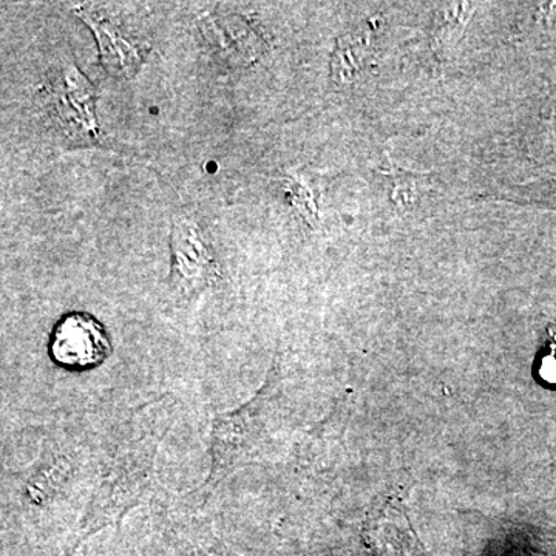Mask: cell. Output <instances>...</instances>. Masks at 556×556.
<instances>
[{
	"instance_id": "obj_6",
	"label": "cell",
	"mask_w": 556,
	"mask_h": 556,
	"mask_svg": "<svg viewBox=\"0 0 556 556\" xmlns=\"http://www.w3.org/2000/svg\"><path fill=\"white\" fill-rule=\"evenodd\" d=\"M368 540L383 556H428L417 538L401 495H388L375 504L365 525Z\"/></svg>"
},
{
	"instance_id": "obj_5",
	"label": "cell",
	"mask_w": 556,
	"mask_h": 556,
	"mask_svg": "<svg viewBox=\"0 0 556 556\" xmlns=\"http://www.w3.org/2000/svg\"><path fill=\"white\" fill-rule=\"evenodd\" d=\"M50 97L60 123L80 138H97L98 123L94 115V87L75 65H67L51 80Z\"/></svg>"
},
{
	"instance_id": "obj_8",
	"label": "cell",
	"mask_w": 556,
	"mask_h": 556,
	"mask_svg": "<svg viewBox=\"0 0 556 556\" xmlns=\"http://www.w3.org/2000/svg\"><path fill=\"white\" fill-rule=\"evenodd\" d=\"M166 536L181 556H237L199 519L169 522Z\"/></svg>"
},
{
	"instance_id": "obj_10",
	"label": "cell",
	"mask_w": 556,
	"mask_h": 556,
	"mask_svg": "<svg viewBox=\"0 0 556 556\" xmlns=\"http://www.w3.org/2000/svg\"><path fill=\"white\" fill-rule=\"evenodd\" d=\"M368 54V40L362 36H346L340 39L332 58V78L336 83L346 84L362 68Z\"/></svg>"
},
{
	"instance_id": "obj_4",
	"label": "cell",
	"mask_w": 556,
	"mask_h": 556,
	"mask_svg": "<svg viewBox=\"0 0 556 556\" xmlns=\"http://www.w3.org/2000/svg\"><path fill=\"white\" fill-rule=\"evenodd\" d=\"M51 361L70 371H86L98 367L112 353L108 331L100 321L86 313H70L51 331Z\"/></svg>"
},
{
	"instance_id": "obj_3",
	"label": "cell",
	"mask_w": 556,
	"mask_h": 556,
	"mask_svg": "<svg viewBox=\"0 0 556 556\" xmlns=\"http://www.w3.org/2000/svg\"><path fill=\"white\" fill-rule=\"evenodd\" d=\"M170 252V287L179 298L197 299L217 283V258L192 218L175 215L172 222Z\"/></svg>"
},
{
	"instance_id": "obj_2",
	"label": "cell",
	"mask_w": 556,
	"mask_h": 556,
	"mask_svg": "<svg viewBox=\"0 0 556 556\" xmlns=\"http://www.w3.org/2000/svg\"><path fill=\"white\" fill-rule=\"evenodd\" d=\"M276 371L270 369L265 383L257 393L239 408L217 413L212 419L211 470L200 490L211 493L226 478L232 477L241 467L254 459L268 426L270 404L278 383Z\"/></svg>"
},
{
	"instance_id": "obj_1",
	"label": "cell",
	"mask_w": 556,
	"mask_h": 556,
	"mask_svg": "<svg viewBox=\"0 0 556 556\" xmlns=\"http://www.w3.org/2000/svg\"><path fill=\"white\" fill-rule=\"evenodd\" d=\"M175 419L177 401L170 394L152 399L131 412L118 441L105 453L93 493L64 556H75L102 530L119 527L131 510L149 500L155 486L161 442Z\"/></svg>"
},
{
	"instance_id": "obj_9",
	"label": "cell",
	"mask_w": 556,
	"mask_h": 556,
	"mask_svg": "<svg viewBox=\"0 0 556 556\" xmlns=\"http://www.w3.org/2000/svg\"><path fill=\"white\" fill-rule=\"evenodd\" d=\"M475 10L477 5L468 2L442 3L439 7L434 14L433 33H431L433 47L438 53H444L455 46L456 40L466 30Z\"/></svg>"
},
{
	"instance_id": "obj_7",
	"label": "cell",
	"mask_w": 556,
	"mask_h": 556,
	"mask_svg": "<svg viewBox=\"0 0 556 556\" xmlns=\"http://www.w3.org/2000/svg\"><path fill=\"white\" fill-rule=\"evenodd\" d=\"M78 16L93 30L100 47L102 64L110 75L119 76V78L134 76L142 64L141 49L109 22L90 16L84 10L78 11Z\"/></svg>"
}]
</instances>
